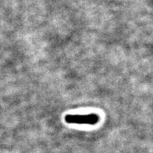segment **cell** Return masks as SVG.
<instances>
[{
  "instance_id": "cell-1",
  "label": "cell",
  "mask_w": 153,
  "mask_h": 153,
  "mask_svg": "<svg viewBox=\"0 0 153 153\" xmlns=\"http://www.w3.org/2000/svg\"><path fill=\"white\" fill-rule=\"evenodd\" d=\"M65 122L70 124L95 125L100 120V117L95 113L87 115L68 114L64 117Z\"/></svg>"
}]
</instances>
